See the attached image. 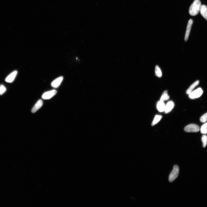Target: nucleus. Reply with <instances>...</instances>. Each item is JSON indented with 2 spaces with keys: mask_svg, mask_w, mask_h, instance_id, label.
Returning <instances> with one entry per match:
<instances>
[{
  "mask_svg": "<svg viewBox=\"0 0 207 207\" xmlns=\"http://www.w3.org/2000/svg\"><path fill=\"white\" fill-rule=\"evenodd\" d=\"M174 106V102L172 101H169L166 105L164 111L165 113H169L173 109Z\"/></svg>",
  "mask_w": 207,
  "mask_h": 207,
  "instance_id": "1a4fd4ad",
  "label": "nucleus"
},
{
  "mask_svg": "<svg viewBox=\"0 0 207 207\" xmlns=\"http://www.w3.org/2000/svg\"><path fill=\"white\" fill-rule=\"evenodd\" d=\"M6 90V88L3 85H1L0 86V94H3L5 92Z\"/></svg>",
  "mask_w": 207,
  "mask_h": 207,
  "instance_id": "aec40b11",
  "label": "nucleus"
},
{
  "mask_svg": "<svg viewBox=\"0 0 207 207\" xmlns=\"http://www.w3.org/2000/svg\"><path fill=\"white\" fill-rule=\"evenodd\" d=\"M201 2L199 0H195L189 9V12L192 16H195L200 12L201 6Z\"/></svg>",
  "mask_w": 207,
  "mask_h": 207,
  "instance_id": "f257e3e1",
  "label": "nucleus"
},
{
  "mask_svg": "<svg viewBox=\"0 0 207 207\" xmlns=\"http://www.w3.org/2000/svg\"><path fill=\"white\" fill-rule=\"evenodd\" d=\"M155 73L156 76L160 78L162 77V73L160 67L158 65L156 66L155 68Z\"/></svg>",
  "mask_w": 207,
  "mask_h": 207,
  "instance_id": "dca6fc26",
  "label": "nucleus"
},
{
  "mask_svg": "<svg viewBox=\"0 0 207 207\" xmlns=\"http://www.w3.org/2000/svg\"><path fill=\"white\" fill-rule=\"evenodd\" d=\"M193 21L192 19H190L188 21V25H187L186 32L185 37V40L186 41L190 35L191 26L193 25Z\"/></svg>",
  "mask_w": 207,
  "mask_h": 207,
  "instance_id": "423d86ee",
  "label": "nucleus"
},
{
  "mask_svg": "<svg viewBox=\"0 0 207 207\" xmlns=\"http://www.w3.org/2000/svg\"><path fill=\"white\" fill-rule=\"evenodd\" d=\"M200 131L201 134H207V122L204 124L200 128Z\"/></svg>",
  "mask_w": 207,
  "mask_h": 207,
  "instance_id": "f3484780",
  "label": "nucleus"
},
{
  "mask_svg": "<svg viewBox=\"0 0 207 207\" xmlns=\"http://www.w3.org/2000/svg\"><path fill=\"white\" fill-rule=\"evenodd\" d=\"M203 93V90L201 88H199L189 94V97L191 99L198 98L201 96Z\"/></svg>",
  "mask_w": 207,
  "mask_h": 207,
  "instance_id": "20e7f679",
  "label": "nucleus"
},
{
  "mask_svg": "<svg viewBox=\"0 0 207 207\" xmlns=\"http://www.w3.org/2000/svg\"><path fill=\"white\" fill-rule=\"evenodd\" d=\"M17 74V71L16 70L10 74L6 79V82L11 83L14 81Z\"/></svg>",
  "mask_w": 207,
  "mask_h": 207,
  "instance_id": "9d476101",
  "label": "nucleus"
},
{
  "mask_svg": "<svg viewBox=\"0 0 207 207\" xmlns=\"http://www.w3.org/2000/svg\"><path fill=\"white\" fill-rule=\"evenodd\" d=\"M169 96L167 94V90H165L163 93L161 97L160 98V100L162 101H164L167 100L169 99Z\"/></svg>",
  "mask_w": 207,
  "mask_h": 207,
  "instance_id": "4468645a",
  "label": "nucleus"
},
{
  "mask_svg": "<svg viewBox=\"0 0 207 207\" xmlns=\"http://www.w3.org/2000/svg\"><path fill=\"white\" fill-rule=\"evenodd\" d=\"M165 107H166V105L165 104L163 101L160 100L158 102L157 108L158 111L160 112L164 111Z\"/></svg>",
  "mask_w": 207,
  "mask_h": 207,
  "instance_id": "f8f14e48",
  "label": "nucleus"
},
{
  "mask_svg": "<svg viewBox=\"0 0 207 207\" xmlns=\"http://www.w3.org/2000/svg\"><path fill=\"white\" fill-rule=\"evenodd\" d=\"M179 169L177 165H175L173 167V170L169 175V181L173 182L176 178L179 175Z\"/></svg>",
  "mask_w": 207,
  "mask_h": 207,
  "instance_id": "f03ea898",
  "label": "nucleus"
},
{
  "mask_svg": "<svg viewBox=\"0 0 207 207\" xmlns=\"http://www.w3.org/2000/svg\"><path fill=\"white\" fill-rule=\"evenodd\" d=\"M199 80H197L193 83V84L189 87L188 89L186 91V94H190L191 92L193 91V90L195 88L199 85Z\"/></svg>",
  "mask_w": 207,
  "mask_h": 207,
  "instance_id": "ddd939ff",
  "label": "nucleus"
},
{
  "mask_svg": "<svg viewBox=\"0 0 207 207\" xmlns=\"http://www.w3.org/2000/svg\"><path fill=\"white\" fill-rule=\"evenodd\" d=\"M201 140L204 147H205L207 144V136L204 135L202 136Z\"/></svg>",
  "mask_w": 207,
  "mask_h": 207,
  "instance_id": "a211bd4d",
  "label": "nucleus"
},
{
  "mask_svg": "<svg viewBox=\"0 0 207 207\" xmlns=\"http://www.w3.org/2000/svg\"><path fill=\"white\" fill-rule=\"evenodd\" d=\"M200 14L204 18L207 20V7L205 5H202L201 6L200 11Z\"/></svg>",
  "mask_w": 207,
  "mask_h": 207,
  "instance_id": "9b49d317",
  "label": "nucleus"
},
{
  "mask_svg": "<svg viewBox=\"0 0 207 207\" xmlns=\"http://www.w3.org/2000/svg\"><path fill=\"white\" fill-rule=\"evenodd\" d=\"M200 121L202 123H205L207 121V112L203 114L200 118Z\"/></svg>",
  "mask_w": 207,
  "mask_h": 207,
  "instance_id": "6ab92c4d",
  "label": "nucleus"
},
{
  "mask_svg": "<svg viewBox=\"0 0 207 207\" xmlns=\"http://www.w3.org/2000/svg\"><path fill=\"white\" fill-rule=\"evenodd\" d=\"M43 105V102L41 100H39L35 105L32 110V112L33 113H36L38 110Z\"/></svg>",
  "mask_w": 207,
  "mask_h": 207,
  "instance_id": "6e6552de",
  "label": "nucleus"
},
{
  "mask_svg": "<svg viewBox=\"0 0 207 207\" xmlns=\"http://www.w3.org/2000/svg\"><path fill=\"white\" fill-rule=\"evenodd\" d=\"M63 78L62 76L59 77L54 80L51 83L52 86L54 88L58 87L60 85L63 80Z\"/></svg>",
  "mask_w": 207,
  "mask_h": 207,
  "instance_id": "0eeeda50",
  "label": "nucleus"
},
{
  "mask_svg": "<svg viewBox=\"0 0 207 207\" xmlns=\"http://www.w3.org/2000/svg\"><path fill=\"white\" fill-rule=\"evenodd\" d=\"M57 93V91L55 90L46 92L43 94L42 98L45 100L49 99L55 95Z\"/></svg>",
  "mask_w": 207,
  "mask_h": 207,
  "instance_id": "39448f33",
  "label": "nucleus"
},
{
  "mask_svg": "<svg viewBox=\"0 0 207 207\" xmlns=\"http://www.w3.org/2000/svg\"><path fill=\"white\" fill-rule=\"evenodd\" d=\"M162 118V116L161 115H156L155 116V118H154L152 123V126H153L156 124H157L159 122Z\"/></svg>",
  "mask_w": 207,
  "mask_h": 207,
  "instance_id": "2eb2a0df",
  "label": "nucleus"
},
{
  "mask_svg": "<svg viewBox=\"0 0 207 207\" xmlns=\"http://www.w3.org/2000/svg\"><path fill=\"white\" fill-rule=\"evenodd\" d=\"M184 130L187 132H197L200 130V128L197 125L190 124L185 127Z\"/></svg>",
  "mask_w": 207,
  "mask_h": 207,
  "instance_id": "7ed1b4c3",
  "label": "nucleus"
}]
</instances>
